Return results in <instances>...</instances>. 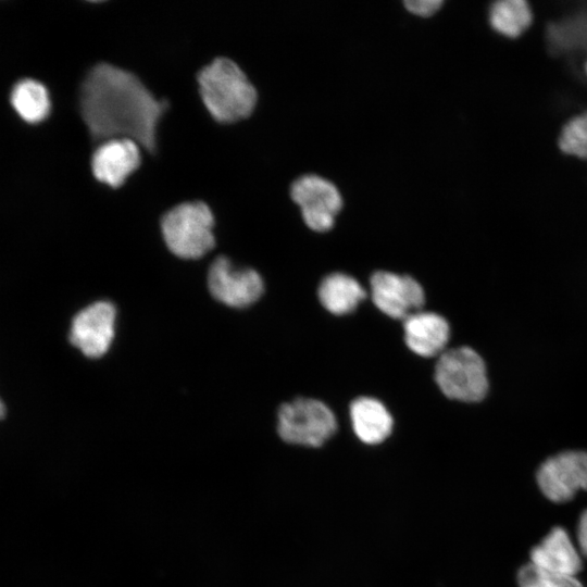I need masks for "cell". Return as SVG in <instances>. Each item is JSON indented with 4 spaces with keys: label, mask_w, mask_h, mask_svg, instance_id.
<instances>
[{
    "label": "cell",
    "mask_w": 587,
    "mask_h": 587,
    "mask_svg": "<svg viewBox=\"0 0 587 587\" xmlns=\"http://www.w3.org/2000/svg\"><path fill=\"white\" fill-rule=\"evenodd\" d=\"M79 109L95 140L127 138L154 152L167 102L158 100L134 73L101 62L83 80Z\"/></svg>",
    "instance_id": "6da1fadb"
},
{
    "label": "cell",
    "mask_w": 587,
    "mask_h": 587,
    "mask_svg": "<svg viewBox=\"0 0 587 587\" xmlns=\"http://www.w3.org/2000/svg\"><path fill=\"white\" fill-rule=\"evenodd\" d=\"M197 80L200 97L215 121L234 123L253 112L257 90L233 60L224 57L214 59L199 71Z\"/></svg>",
    "instance_id": "7a4b0ae2"
},
{
    "label": "cell",
    "mask_w": 587,
    "mask_h": 587,
    "mask_svg": "<svg viewBox=\"0 0 587 587\" xmlns=\"http://www.w3.org/2000/svg\"><path fill=\"white\" fill-rule=\"evenodd\" d=\"M338 427L334 412L316 399L297 398L284 403L277 413V435L292 447L320 449L338 433Z\"/></svg>",
    "instance_id": "3957f363"
},
{
    "label": "cell",
    "mask_w": 587,
    "mask_h": 587,
    "mask_svg": "<svg viewBox=\"0 0 587 587\" xmlns=\"http://www.w3.org/2000/svg\"><path fill=\"white\" fill-rule=\"evenodd\" d=\"M214 216L202 201L183 202L167 211L161 221L168 249L183 259H198L215 245Z\"/></svg>",
    "instance_id": "277c9868"
},
{
    "label": "cell",
    "mask_w": 587,
    "mask_h": 587,
    "mask_svg": "<svg viewBox=\"0 0 587 587\" xmlns=\"http://www.w3.org/2000/svg\"><path fill=\"white\" fill-rule=\"evenodd\" d=\"M435 380L446 397L462 402L482 401L489 389L485 362L470 347L442 352L436 363Z\"/></svg>",
    "instance_id": "5b68a950"
},
{
    "label": "cell",
    "mask_w": 587,
    "mask_h": 587,
    "mask_svg": "<svg viewBox=\"0 0 587 587\" xmlns=\"http://www.w3.org/2000/svg\"><path fill=\"white\" fill-rule=\"evenodd\" d=\"M535 479L550 502L565 504L587 492V450L564 449L550 454L538 465Z\"/></svg>",
    "instance_id": "8992f818"
},
{
    "label": "cell",
    "mask_w": 587,
    "mask_h": 587,
    "mask_svg": "<svg viewBox=\"0 0 587 587\" xmlns=\"http://www.w3.org/2000/svg\"><path fill=\"white\" fill-rule=\"evenodd\" d=\"M292 200L300 207L303 220L314 232H326L335 223L342 199L334 184L317 175H304L291 186Z\"/></svg>",
    "instance_id": "52a82bcc"
},
{
    "label": "cell",
    "mask_w": 587,
    "mask_h": 587,
    "mask_svg": "<svg viewBox=\"0 0 587 587\" xmlns=\"http://www.w3.org/2000/svg\"><path fill=\"white\" fill-rule=\"evenodd\" d=\"M208 286L220 302L245 308L254 303L263 294L264 284L252 268H237L224 255L217 257L209 268Z\"/></svg>",
    "instance_id": "ba28073f"
},
{
    "label": "cell",
    "mask_w": 587,
    "mask_h": 587,
    "mask_svg": "<svg viewBox=\"0 0 587 587\" xmlns=\"http://www.w3.org/2000/svg\"><path fill=\"white\" fill-rule=\"evenodd\" d=\"M116 310L109 301L95 302L73 319L70 341L86 357L99 358L114 338Z\"/></svg>",
    "instance_id": "9c48e42d"
},
{
    "label": "cell",
    "mask_w": 587,
    "mask_h": 587,
    "mask_svg": "<svg viewBox=\"0 0 587 587\" xmlns=\"http://www.w3.org/2000/svg\"><path fill=\"white\" fill-rule=\"evenodd\" d=\"M374 304L392 319H407L424 304L423 287L411 276L378 271L371 277Z\"/></svg>",
    "instance_id": "30bf717a"
},
{
    "label": "cell",
    "mask_w": 587,
    "mask_h": 587,
    "mask_svg": "<svg viewBox=\"0 0 587 587\" xmlns=\"http://www.w3.org/2000/svg\"><path fill=\"white\" fill-rule=\"evenodd\" d=\"M528 562L546 572L578 576L585 559L572 532L554 526L532 548Z\"/></svg>",
    "instance_id": "8fae6325"
},
{
    "label": "cell",
    "mask_w": 587,
    "mask_h": 587,
    "mask_svg": "<svg viewBox=\"0 0 587 587\" xmlns=\"http://www.w3.org/2000/svg\"><path fill=\"white\" fill-rule=\"evenodd\" d=\"M139 145L127 138L103 141L93 152L91 170L101 183L118 188L140 165Z\"/></svg>",
    "instance_id": "7c38bea8"
},
{
    "label": "cell",
    "mask_w": 587,
    "mask_h": 587,
    "mask_svg": "<svg viewBox=\"0 0 587 587\" xmlns=\"http://www.w3.org/2000/svg\"><path fill=\"white\" fill-rule=\"evenodd\" d=\"M404 340L414 353L429 358L441 354L449 341L446 319L434 312L417 311L403 320Z\"/></svg>",
    "instance_id": "4fadbf2b"
},
{
    "label": "cell",
    "mask_w": 587,
    "mask_h": 587,
    "mask_svg": "<svg viewBox=\"0 0 587 587\" xmlns=\"http://www.w3.org/2000/svg\"><path fill=\"white\" fill-rule=\"evenodd\" d=\"M349 416L353 435L365 446L383 445L394 433V419L377 399L360 397L353 400Z\"/></svg>",
    "instance_id": "5bb4252c"
},
{
    "label": "cell",
    "mask_w": 587,
    "mask_h": 587,
    "mask_svg": "<svg viewBox=\"0 0 587 587\" xmlns=\"http://www.w3.org/2000/svg\"><path fill=\"white\" fill-rule=\"evenodd\" d=\"M317 295L322 305L336 315L351 313L366 297L359 282L344 273H333L324 277Z\"/></svg>",
    "instance_id": "9a60e30c"
},
{
    "label": "cell",
    "mask_w": 587,
    "mask_h": 587,
    "mask_svg": "<svg viewBox=\"0 0 587 587\" xmlns=\"http://www.w3.org/2000/svg\"><path fill=\"white\" fill-rule=\"evenodd\" d=\"M10 101L17 115L29 124L45 121L51 110L48 89L34 78L18 80L11 90Z\"/></svg>",
    "instance_id": "2e32d148"
},
{
    "label": "cell",
    "mask_w": 587,
    "mask_h": 587,
    "mask_svg": "<svg viewBox=\"0 0 587 587\" xmlns=\"http://www.w3.org/2000/svg\"><path fill=\"white\" fill-rule=\"evenodd\" d=\"M489 22L500 35L516 38L530 26L533 11L523 0L498 1L489 10Z\"/></svg>",
    "instance_id": "e0dca14e"
},
{
    "label": "cell",
    "mask_w": 587,
    "mask_h": 587,
    "mask_svg": "<svg viewBox=\"0 0 587 587\" xmlns=\"http://www.w3.org/2000/svg\"><path fill=\"white\" fill-rule=\"evenodd\" d=\"M516 583L519 587H585L578 576L546 572L529 562L519 569Z\"/></svg>",
    "instance_id": "ac0fdd59"
},
{
    "label": "cell",
    "mask_w": 587,
    "mask_h": 587,
    "mask_svg": "<svg viewBox=\"0 0 587 587\" xmlns=\"http://www.w3.org/2000/svg\"><path fill=\"white\" fill-rule=\"evenodd\" d=\"M559 147L569 155L587 159V112L572 117L563 126Z\"/></svg>",
    "instance_id": "d6986e66"
},
{
    "label": "cell",
    "mask_w": 587,
    "mask_h": 587,
    "mask_svg": "<svg viewBox=\"0 0 587 587\" xmlns=\"http://www.w3.org/2000/svg\"><path fill=\"white\" fill-rule=\"evenodd\" d=\"M407 10L420 16H430L439 10L442 0H408L403 2Z\"/></svg>",
    "instance_id": "ffe728a7"
},
{
    "label": "cell",
    "mask_w": 587,
    "mask_h": 587,
    "mask_svg": "<svg viewBox=\"0 0 587 587\" xmlns=\"http://www.w3.org/2000/svg\"><path fill=\"white\" fill-rule=\"evenodd\" d=\"M573 536L583 558L587 560V508L580 512L573 529Z\"/></svg>",
    "instance_id": "44dd1931"
},
{
    "label": "cell",
    "mask_w": 587,
    "mask_h": 587,
    "mask_svg": "<svg viewBox=\"0 0 587 587\" xmlns=\"http://www.w3.org/2000/svg\"><path fill=\"white\" fill-rule=\"evenodd\" d=\"M4 415H5V405L2 399L0 398V419H2Z\"/></svg>",
    "instance_id": "7402d4cb"
},
{
    "label": "cell",
    "mask_w": 587,
    "mask_h": 587,
    "mask_svg": "<svg viewBox=\"0 0 587 587\" xmlns=\"http://www.w3.org/2000/svg\"><path fill=\"white\" fill-rule=\"evenodd\" d=\"M585 71H586V74H587V62H586V64H585Z\"/></svg>",
    "instance_id": "603a6c76"
}]
</instances>
